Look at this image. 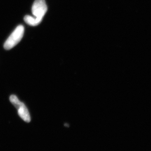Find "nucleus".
Instances as JSON below:
<instances>
[{
	"label": "nucleus",
	"instance_id": "obj_1",
	"mask_svg": "<svg viewBox=\"0 0 151 151\" xmlns=\"http://www.w3.org/2000/svg\"><path fill=\"white\" fill-rule=\"evenodd\" d=\"M24 33V27L22 25H19L6 40L4 46V49L9 50L15 46L22 39Z\"/></svg>",
	"mask_w": 151,
	"mask_h": 151
},
{
	"label": "nucleus",
	"instance_id": "obj_2",
	"mask_svg": "<svg viewBox=\"0 0 151 151\" xmlns=\"http://www.w3.org/2000/svg\"><path fill=\"white\" fill-rule=\"evenodd\" d=\"M11 103L17 109L18 113L19 116L25 122H29L31 121V116L25 104L20 102L18 99L17 97L14 95H12L9 98Z\"/></svg>",
	"mask_w": 151,
	"mask_h": 151
},
{
	"label": "nucleus",
	"instance_id": "obj_3",
	"mask_svg": "<svg viewBox=\"0 0 151 151\" xmlns=\"http://www.w3.org/2000/svg\"><path fill=\"white\" fill-rule=\"evenodd\" d=\"M32 11L37 23L39 24L47 11V6L45 0H35L32 5Z\"/></svg>",
	"mask_w": 151,
	"mask_h": 151
},
{
	"label": "nucleus",
	"instance_id": "obj_4",
	"mask_svg": "<svg viewBox=\"0 0 151 151\" xmlns=\"http://www.w3.org/2000/svg\"><path fill=\"white\" fill-rule=\"evenodd\" d=\"M24 21L27 24L32 26H35L38 25L35 18L29 15L25 16L24 17Z\"/></svg>",
	"mask_w": 151,
	"mask_h": 151
}]
</instances>
